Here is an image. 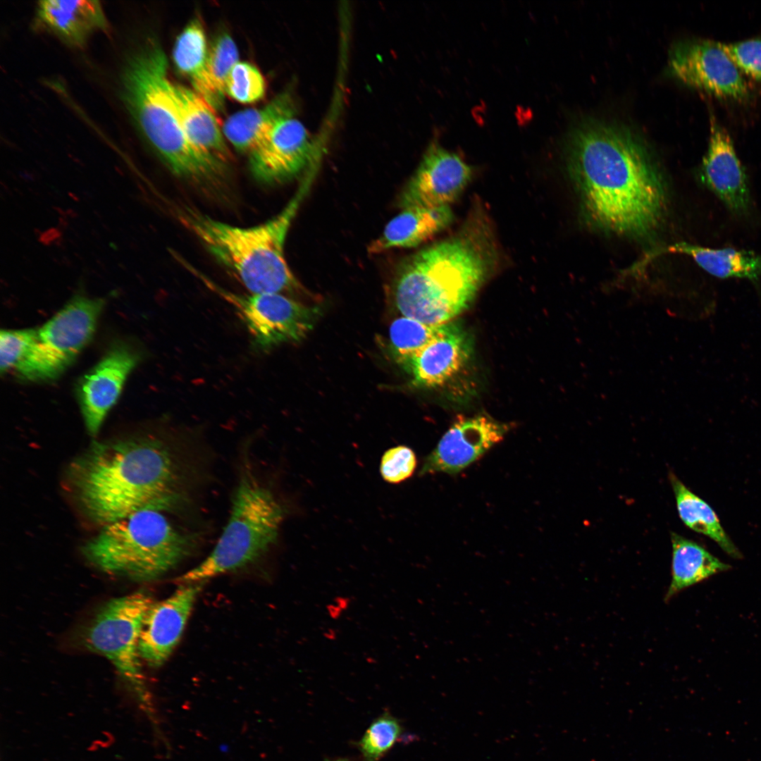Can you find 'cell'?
<instances>
[{"label": "cell", "instance_id": "2e32d148", "mask_svg": "<svg viewBox=\"0 0 761 761\" xmlns=\"http://www.w3.org/2000/svg\"><path fill=\"white\" fill-rule=\"evenodd\" d=\"M202 586L203 582L182 584L149 608L139 642L141 659L149 667H161L171 655Z\"/></svg>", "mask_w": 761, "mask_h": 761}, {"label": "cell", "instance_id": "30bf717a", "mask_svg": "<svg viewBox=\"0 0 761 761\" xmlns=\"http://www.w3.org/2000/svg\"><path fill=\"white\" fill-rule=\"evenodd\" d=\"M179 261L209 289L232 305L245 325L255 349L268 351L304 338L318 314L316 307L304 305L278 293L236 294L209 278L187 263Z\"/></svg>", "mask_w": 761, "mask_h": 761}, {"label": "cell", "instance_id": "4316f807", "mask_svg": "<svg viewBox=\"0 0 761 761\" xmlns=\"http://www.w3.org/2000/svg\"><path fill=\"white\" fill-rule=\"evenodd\" d=\"M440 325L431 326L406 316L392 321L389 329L392 350L404 363L427 345L437 335Z\"/></svg>", "mask_w": 761, "mask_h": 761}, {"label": "cell", "instance_id": "1f68e13d", "mask_svg": "<svg viewBox=\"0 0 761 761\" xmlns=\"http://www.w3.org/2000/svg\"><path fill=\"white\" fill-rule=\"evenodd\" d=\"M416 464V454L410 447L405 445L392 447L381 457L380 475L386 482L398 484L412 476Z\"/></svg>", "mask_w": 761, "mask_h": 761}, {"label": "cell", "instance_id": "ba28073f", "mask_svg": "<svg viewBox=\"0 0 761 761\" xmlns=\"http://www.w3.org/2000/svg\"><path fill=\"white\" fill-rule=\"evenodd\" d=\"M105 304L103 298H72L37 328L33 343L14 369L17 376L30 381L58 377L92 339Z\"/></svg>", "mask_w": 761, "mask_h": 761}, {"label": "cell", "instance_id": "3957f363", "mask_svg": "<svg viewBox=\"0 0 761 761\" xmlns=\"http://www.w3.org/2000/svg\"><path fill=\"white\" fill-rule=\"evenodd\" d=\"M497 259L490 225L474 212L454 235L400 263L392 284L395 306L425 324L445 323L469 306Z\"/></svg>", "mask_w": 761, "mask_h": 761}, {"label": "cell", "instance_id": "9a60e30c", "mask_svg": "<svg viewBox=\"0 0 761 761\" xmlns=\"http://www.w3.org/2000/svg\"><path fill=\"white\" fill-rule=\"evenodd\" d=\"M313 151L308 131L295 113L282 120L249 153L251 171L261 182H282L309 166Z\"/></svg>", "mask_w": 761, "mask_h": 761}, {"label": "cell", "instance_id": "4fadbf2b", "mask_svg": "<svg viewBox=\"0 0 761 761\" xmlns=\"http://www.w3.org/2000/svg\"><path fill=\"white\" fill-rule=\"evenodd\" d=\"M508 429L485 415L458 417L425 458L419 474L459 473L500 443Z\"/></svg>", "mask_w": 761, "mask_h": 761}, {"label": "cell", "instance_id": "d6a6232c", "mask_svg": "<svg viewBox=\"0 0 761 761\" xmlns=\"http://www.w3.org/2000/svg\"><path fill=\"white\" fill-rule=\"evenodd\" d=\"M719 44L741 71L761 82V35Z\"/></svg>", "mask_w": 761, "mask_h": 761}, {"label": "cell", "instance_id": "7402d4cb", "mask_svg": "<svg viewBox=\"0 0 761 761\" xmlns=\"http://www.w3.org/2000/svg\"><path fill=\"white\" fill-rule=\"evenodd\" d=\"M295 113L293 97L285 92L261 108L233 114L225 122L223 132L237 150L251 153L282 120Z\"/></svg>", "mask_w": 761, "mask_h": 761}, {"label": "cell", "instance_id": "8fae6325", "mask_svg": "<svg viewBox=\"0 0 761 761\" xmlns=\"http://www.w3.org/2000/svg\"><path fill=\"white\" fill-rule=\"evenodd\" d=\"M667 73L719 99L745 101L752 95L742 71L714 40L693 37L675 42L669 50Z\"/></svg>", "mask_w": 761, "mask_h": 761}, {"label": "cell", "instance_id": "f546056e", "mask_svg": "<svg viewBox=\"0 0 761 761\" xmlns=\"http://www.w3.org/2000/svg\"><path fill=\"white\" fill-rule=\"evenodd\" d=\"M265 92L264 78L254 65L238 61L234 66L225 87L229 96L241 103L249 104L261 99Z\"/></svg>", "mask_w": 761, "mask_h": 761}, {"label": "cell", "instance_id": "5b68a950", "mask_svg": "<svg viewBox=\"0 0 761 761\" xmlns=\"http://www.w3.org/2000/svg\"><path fill=\"white\" fill-rule=\"evenodd\" d=\"M313 177L311 171L281 212L256 226H233L187 206L176 209L175 214L181 224L250 293H294L301 287L285 261L284 245Z\"/></svg>", "mask_w": 761, "mask_h": 761}, {"label": "cell", "instance_id": "7a4b0ae2", "mask_svg": "<svg viewBox=\"0 0 761 761\" xmlns=\"http://www.w3.org/2000/svg\"><path fill=\"white\" fill-rule=\"evenodd\" d=\"M186 474L174 447L145 435L93 442L71 463L68 481L81 511L103 526L146 509L169 510Z\"/></svg>", "mask_w": 761, "mask_h": 761}, {"label": "cell", "instance_id": "cb8c5ba5", "mask_svg": "<svg viewBox=\"0 0 761 761\" xmlns=\"http://www.w3.org/2000/svg\"><path fill=\"white\" fill-rule=\"evenodd\" d=\"M206 38L198 19L191 20L175 43L173 58L178 69L191 81L194 91L214 109H221L224 103L216 92L208 68Z\"/></svg>", "mask_w": 761, "mask_h": 761}, {"label": "cell", "instance_id": "484cf974", "mask_svg": "<svg viewBox=\"0 0 761 761\" xmlns=\"http://www.w3.org/2000/svg\"><path fill=\"white\" fill-rule=\"evenodd\" d=\"M669 480L679 515L685 525L712 539L731 557L741 559V552L725 532L712 507L691 491L672 472L669 473Z\"/></svg>", "mask_w": 761, "mask_h": 761}, {"label": "cell", "instance_id": "ffe728a7", "mask_svg": "<svg viewBox=\"0 0 761 761\" xmlns=\"http://www.w3.org/2000/svg\"><path fill=\"white\" fill-rule=\"evenodd\" d=\"M453 221L450 206L402 209L370 243L368 252L379 254L392 248L418 246L447 228Z\"/></svg>", "mask_w": 761, "mask_h": 761}, {"label": "cell", "instance_id": "83f0119b", "mask_svg": "<svg viewBox=\"0 0 761 761\" xmlns=\"http://www.w3.org/2000/svg\"><path fill=\"white\" fill-rule=\"evenodd\" d=\"M402 726L400 721L385 712L375 719L357 743L365 761H378L398 741Z\"/></svg>", "mask_w": 761, "mask_h": 761}, {"label": "cell", "instance_id": "44dd1931", "mask_svg": "<svg viewBox=\"0 0 761 761\" xmlns=\"http://www.w3.org/2000/svg\"><path fill=\"white\" fill-rule=\"evenodd\" d=\"M183 130L199 150L223 163L230 159L214 109L194 90L174 85Z\"/></svg>", "mask_w": 761, "mask_h": 761}, {"label": "cell", "instance_id": "7c38bea8", "mask_svg": "<svg viewBox=\"0 0 761 761\" xmlns=\"http://www.w3.org/2000/svg\"><path fill=\"white\" fill-rule=\"evenodd\" d=\"M471 176V168L461 157L433 142L403 189L400 207L450 206L461 195Z\"/></svg>", "mask_w": 761, "mask_h": 761}, {"label": "cell", "instance_id": "d4e9b609", "mask_svg": "<svg viewBox=\"0 0 761 761\" xmlns=\"http://www.w3.org/2000/svg\"><path fill=\"white\" fill-rule=\"evenodd\" d=\"M672 581L665 600L731 567L698 543L672 532Z\"/></svg>", "mask_w": 761, "mask_h": 761}, {"label": "cell", "instance_id": "9c48e42d", "mask_svg": "<svg viewBox=\"0 0 761 761\" xmlns=\"http://www.w3.org/2000/svg\"><path fill=\"white\" fill-rule=\"evenodd\" d=\"M145 592L112 599L98 612L85 636L86 646L106 657L147 705L149 698L142 669L139 642L147 612L154 603Z\"/></svg>", "mask_w": 761, "mask_h": 761}, {"label": "cell", "instance_id": "603a6c76", "mask_svg": "<svg viewBox=\"0 0 761 761\" xmlns=\"http://www.w3.org/2000/svg\"><path fill=\"white\" fill-rule=\"evenodd\" d=\"M665 253L688 255L706 272L721 278H746L755 282L761 275V254L730 247L714 249L679 242L651 252L646 254L644 261Z\"/></svg>", "mask_w": 761, "mask_h": 761}, {"label": "cell", "instance_id": "8992f818", "mask_svg": "<svg viewBox=\"0 0 761 761\" xmlns=\"http://www.w3.org/2000/svg\"><path fill=\"white\" fill-rule=\"evenodd\" d=\"M163 512L146 509L103 526L82 547L83 555L106 573L140 581L158 579L188 557L196 541Z\"/></svg>", "mask_w": 761, "mask_h": 761}, {"label": "cell", "instance_id": "e0dca14e", "mask_svg": "<svg viewBox=\"0 0 761 761\" xmlns=\"http://www.w3.org/2000/svg\"><path fill=\"white\" fill-rule=\"evenodd\" d=\"M710 136L700 175L703 183L732 213L743 215L750 205L748 180L728 131L713 114Z\"/></svg>", "mask_w": 761, "mask_h": 761}, {"label": "cell", "instance_id": "4dcf8cb0", "mask_svg": "<svg viewBox=\"0 0 761 761\" xmlns=\"http://www.w3.org/2000/svg\"><path fill=\"white\" fill-rule=\"evenodd\" d=\"M37 328L1 330L0 369L1 374L15 369L33 343Z\"/></svg>", "mask_w": 761, "mask_h": 761}, {"label": "cell", "instance_id": "836d02e7", "mask_svg": "<svg viewBox=\"0 0 761 761\" xmlns=\"http://www.w3.org/2000/svg\"><path fill=\"white\" fill-rule=\"evenodd\" d=\"M325 761H352V760H350L349 759H347V758L339 757V758H335V759H326Z\"/></svg>", "mask_w": 761, "mask_h": 761}, {"label": "cell", "instance_id": "ac0fdd59", "mask_svg": "<svg viewBox=\"0 0 761 761\" xmlns=\"http://www.w3.org/2000/svg\"><path fill=\"white\" fill-rule=\"evenodd\" d=\"M466 333L455 323L440 326L436 336L404 364L414 384L436 387L454 376L466 364L471 353Z\"/></svg>", "mask_w": 761, "mask_h": 761}, {"label": "cell", "instance_id": "52a82bcc", "mask_svg": "<svg viewBox=\"0 0 761 761\" xmlns=\"http://www.w3.org/2000/svg\"><path fill=\"white\" fill-rule=\"evenodd\" d=\"M284 516V508L273 493L251 470L243 469L230 516L215 547L177 582H203L254 562L276 543Z\"/></svg>", "mask_w": 761, "mask_h": 761}, {"label": "cell", "instance_id": "6da1fadb", "mask_svg": "<svg viewBox=\"0 0 761 761\" xmlns=\"http://www.w3.org/2000/svg\"><path fill=\"white\" fill-rule=\"evenodd\" d=\"M565 151L569 175L593 225L635 237L658 228L666 209L664 182L647 145L633 131L583 119L569 131Z\"/></svg>", "mask_w": 761, "mask_h": 761}, {"label": "cell", "instance_id": "d6986e66", "mask_svg": "<svg viewBox=\"0 0 761 761\" xmlns=\"http://www.w3.org/2000/svg\"><path fill=\"white\" fill-rule=\"evenodd\" d=\"M37 18L42 26L74 46L82 45L94 32L106 28V20L98 1H41L37 7Z\"/></svg>", "mask_w": 761, "mask_h": 761}, {"label": "cell", "instance_id": "277c9868", "mask_svg": "<svg viewBox=\"0 0 761 761\" xmlns=\"http://www.w3.org/2000/svg\"><path fill=\"white\" fill-rule=\"evenodd\" d=\"M122 89L137 126L175 175L197 183L221 175L223 163L199 150L185 133L167 58L156 42L147 40L128 58Z\"/></svg>", "mask_w": 761, "mask_h": 761}, {"label": "cell", "instance_id": "5bb4252c", "mask_svg": "<svg viewBox=\"0 0 761 761\" xmlns=\"http://www.w3.org/2000/svg\"><path fill=\"white\" fill-rule=\"evenodd\" d=\"M140 359L125 344L113 346L79 380L78 400L87 432L97 435L108 412L117 402L124 383Z\"/></svg>", "mask_w": 761, "mask_h": 761}, {"label": "cell", "instance_id": "f1b7e54d", "mask_svg": "<svg viewBox=\"0 0 761 761\" xmlns=\"http://www.w3.org/2000/svg\"><path fill=\"white\" fill-rule=\"evenodd\" d=\"M238 62V51L232 37L228 34L219 35L208 52V68L214 87L224 100L228 78Z\"/></svg>", "mask_w": 761, "mask_h": 761}]
</instances>
